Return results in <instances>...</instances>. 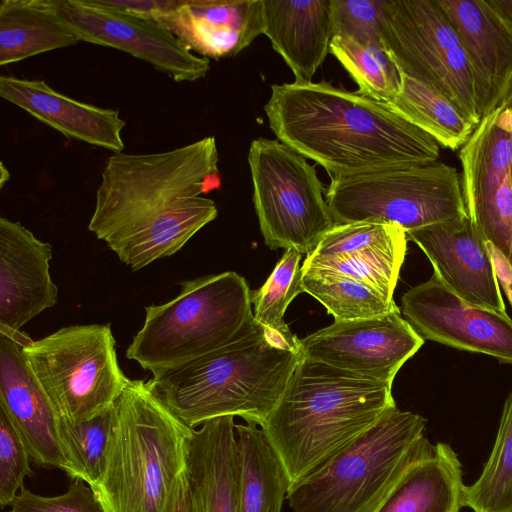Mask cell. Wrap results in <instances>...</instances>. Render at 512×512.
<instances>
[{
  "label": "cell",
  "mask_w": 512,
  "mask_h": 512,
  "mask_svg": "<svg viewBox=\"0 0 512 512\" xmlns=\"http://www.w3.org/2000/svg\"><path fill=\"white\" fill-rule=\"evenodd\" d=\"M191 512H238L239 458L234 416L193 431L187 462Z\"/></svg>",
  "instance_id": "23"
},
{
  "label": "cell",
  "mask_w": 512,
  "mask_h": 512,
  "mask_svg": "<svg viewBox=\"0 0 512 512\" xmlns=\"http://www.w3.org/2000/svg\"><path fill=\"white\" fill-rule=\"evenodd\" d=\"M30 453L19 430L0 405V504L11 505L23 487L24 479L33 475Z\"/></svg>",
  "instance_id": "34"
},
{
  "label": "cell",
  "mask_w": 512,
  "mask_h": 512,
  "mask_svg": "<svg viewBox=\"0 0 512 512\" xmlns=\"http://www.w3.org/2000/svg\"><path fill=\"white\" fill-rule=\"evenodd\" d=\"M382 39L401 73L437 90L480 123L471 62L436 0H386Z\"/></svg>",
  "instance_id": "11"
},
{
  "label": "cell",
  "mask_w": 512,
  "mask_h": 512,
  "mask_svg": "<svg viewBox=\"0 0 512 512\" xmlns=\"http://www.w3.org/2000/svg\"><path fill=\"white\" fill-rule=\"evenodd\" d=\"M29 338L0 327V405L19 430L34 463L65 472L68 462L59 433L60 417L22 352Z\"/></svg>",
  "instance_id": "19"
},
{
  "label": "cell",
  "mask_w": 512,
  "mask_h": 512,
  "mask_svg": "<svg viewBox=\"0 0 512 512\" xmlns=\"http://www.w3.org/2000/svg\"><path fill=\"white\" fill-rule=\"evenodd\" d=\"M389 106L443 148L461 149L477 125L432 87L401 73V89Z\"/></svg>",
  "instance_id": "28"
},
{
  "label": "cell",
  "mask_w": 512,
  "mask_h": 512,
  "mask_svg": "<svg viewBox=\"0 0 512 512\" xmlns=\"http://www.w3.org/2000/svg\"><path fill=\"white\" fill-rule=\"evenodd\" d=\"M188 51L233 57L264 34L263 0H180L157 19Z\"/></svg>",
  "instance_id": "21"
},
{
  "label": "cell",
  "mask_w": 512,
  "mask_h": 512,
  "mask_svg": "<svg viewBox=\"0 0 512 512\" xmlns=\"http://www.w3.org/2000/svg\"><path fill=\"white\" fill-rule=\"evenodd\" d=\"M395 405L392 383L301 356L261 428L281 458L292 486L356 440Z\"/></svg>",
  "instance_id": "3"
},
{
  "label": "cell",
  "mask_w": 512,
  "mask_h": 512,
  "mask_svg": "<svg viewBox=\"0 0 512 512\" xmlns=\"http://www.w3.org/2000/svg\"><path fill=\"white\" fill-rule=\"evenodd\" d=\"M0 96L69 139L122 152L126 122L119 111L61 94L43 80L0 76Z\"/></svg>",
  "instance_id": "22"
},
{
  "label": "cell",
  "mask_w": 512,
  "mask_h": 512,
  "mask_svg": "<svg viewBox=\"0 0 512 512\" xmlns=\"http://www.w3.org/2000/svg\"><path fill=\"white\" fill-rule=\"evenodd\" d=\"M462 505L473 512H512V392L504 402L495 442L480 476L464 486Z\"/></svg>",
  "instance_id": "30"
},
{
  "label": "cell",
  "mask_w": 512,
  "mask_h": 512,
  "mask_svg": "<svg viewBox=\"0 0 512 512\" xmlns=\"http://www.w3.org/2000/svg\"><path fill=\"white\" fill-rule=\"evenodd\" d=\"M471 62L482 118L512 85V0H436Z\"/></svg>",
  "instance_id": "17"
},
{
  "label": "cell",
  "mask_w": 512,
  "mask_h": 512,
  "mask_svg": "<svg viewBox=\"0 0 512 512\" xmlns=\"http://www.w3.org/2000/svg\"><path fill=\"white\" fill-rule=\"evenodd\" d=\"M236 424L238 512H281L291 487L287 470L261 426Z\"/></svg>",
  "instance_id": "27"
},
{
  "label": "cell",
  "mask_w": 512,
  "mask_h": 512,
  "mask_svg": "<svg viewBox=\"0 0 512 512\" xmlns=\"http://www.w3.org/2000/svg\"><path fill=\"white\" fill-rule=\"evenodd\" d=\"M94 5L109 11L139 19L156 21L174 9L180 0H90Z\"/></svg>",
  "instance_id": "37"
},
{
  "label": "cell",
  "mask_w": 512,
  "mask_h": 512,
  "mask_svg": "<svg viewBox=\"0 0 512 512\" xmlns=\"http://www.w3.org/2000/svg\"><path fill=\"white\" fill-rule=\"evenodd\" d=\"M406 234L456 295L474 306L507 314L492 248L468 215Z\"/></svg>",
  "instance_id": "16"
},
{
  "label": "cell",
  "mask_w": 512,
  "mask_h": 512,
  "mask_svg": "<svg viewBox=\"0 0 512 512\" xmlns=\"http://www.w3.org/2000/svg\"><path fill=\"white\" fill-rule=\"evenodd\" d=\"M112 409L79 423L60 418L59 433L68 462L65 473L73 480L85 481L90 487L97 484L105 469Z\"/></svg>",
  "instance_id": "33"
},
{
  "label": "cell",
  "mask_w": 512,
  "mask_h": 512,
  "mask_svg": "<svg viewBox=\"0 0 512 512\" xmlns=\"http://www.w3.org/2000/svg\"><path fill=\"white\" fill-rule=\"evenodd\" d=\"M300 357L299 351L284 345L252 315L228 345L147 382L193 429L222 416H239L262 426Z\"/></svg>",
  "instance_id": "4"
},
{
  "label": "cell",
  "mask_w": 512,
  "mask_h": 512,
  "mask_svg": "<svg viewBox=\"0 0 512 512\" xmlns=\"http://www.w3.org/2000/svg\"><path fill=\"white\" fill-rule=\"evenodd\" d=\"M301 253L286 249L266 282L251 293L254 319L284 345L299 351L300 339L284 320L288 305L303 293Z\"/></svg>",
  "instance_id": "32"
},
{
  "label": "cell",
  "mask_w": 512,
  "mask_h": 512,
  "mask_svg": "<svg viewBox=\"0 0 512 512\" xmlns=\"http://www.w3.org/2000/svg\"><path fill=\"white\" fill-rule=\"evenodd\" d=\"M22 352L59 417L68 422L111 410L128 381L109 323L62 327L41 339L29 338Z\"/></svg>",
  "instance_id": "9"
},
{
  "label": "cell",
  "mask_w": 512,
  "mask_h": 512,
  "mask_svg": "<svg viewBox=\"0 0 512 512\" xmlns=\"http://www.w3.org/2000/svg\"><path fill=\"white\" fill-rule=\"evenodd\" d=\"M325 199L336 224H392L406 232L468 215L461 175L438 161L332 178Z\"/></svg>",
  "instance_id": "8"
},
{
  "label": "cell",
  "mask_w": 512,
  "mask_h": 512,
  "mask_svg": "<svg viewBox=\"0 0 512 512\" xmlns=\"http://www.w3.org/2000/svg\"><path fill=\"white\" fill-rule=\"evenodd\" d=\"M253 203L265 244L310 255L335 225L316 169L279 140L249 147Z\"/></svg>",
  "instance_id": "10"
},
{
  "label": "cell",
  "mask_w": 512,
  "mask_h": 512,
  "mask_svg": "<svg viewBox=\"0 0 512 512\" xmlns=\"http://www.w3.org/2000/svg\"><path fill=\"white\" fill-rule=\"evenodd\" d=\"M401 308L423 339L512 365V319L508 314L468 303L435 273L403 294Z\"/></svg>",
  "instance_id": "14"
},
{
  "label": "cell",
  "mask_w": 512,
  "mask_h": 512,
  "mask_svg": "<svg viewBox=\"0 0 512 512\" xmlns=\"http://www.w3.org/2000/svg\"><path fill=\"white\" fill-rule=\"evenodd\" d=\"M179 294L145 307L142 328L126 357L153 377L186 365L234 341L253 315L244 277L227 271L184 280Z\"/></svg>",
  "instance_id": "7"
},
{
  "label": "cell",
  "mask_w": 512,
  "mask_h": 512,
  "mask_svg": "<svg viewBox=\"0 0 512 512\" xmlns=\"http://www.w3.org/2000/svg\"><path fill=\"white\" fill-rule=\"evenodd\" d=\"M194 429L128 379L112 409L106 465L93 491L107 512H167L187 471Z\"/></svg>",
  "instance_id": "5"
},
{
  "label": "cell",
  "mask_w": 512,
  "mask_h": 512,
  "mask_svg": "<svg viewBox=\"0 0 512 512\" xmlns=\"http://www.w3.org/2000/svg\"><path fill=\"white\" fill-rule=\"evenodd\" d=\"M107 512V511H106Z\"/></svg>",
  "instance_id": "42"
},
{
  "label": "cell",
  "mask_w": 512,
  "mask_h": 512,
  "mask_svg": "<svg viewBox=\"0 0 512 512\" xmlns=\"http://www.w3.org/2000/svg\"><path fill=\"white\" fill-rule=\"evenodd\" d=\"M10 179V173L3 162L0 163V188Z\"/></svg>",
  "instance_id": "39"
},
{
  "label": "cell",
  "mask_w": 512,
  "mask_h": 512,
  "mask_svg": "<svg viewBox=\"0 0 512 512\" xmlns=\"http://www.w3.org/2000/svg\"><path fill=\"white\" fill-rule=\"evenodd\" d=\"M459 159L467 214L512 274V110L485 115Z\"/></svg>",
  "instance_id": "12"
},
{
  "label": "cell",
  "mask_w": 512,
  "mask_h": 512,
  "mask_svg": "<svg viewBox=\"0 0 512 512\" xmlns=\"http://www.w3.org/2000/svg\"><path fill=\"white\" fill-rule=\"evenodd\" d=\"M424 344L395 305L385 315L333 324L300 339L302 357L392 383Z\"/></svg>",
  "instance_id": "13"
},
{
  "label": "cell",
  "mask_w": 512,
  "mask_h": 512,
  "mask_svg": "<svg viewBox=\"0 0 512 512\" xmlns=\"http://www.w3.org/2000/svg\"><path fill=\"white\" fill-rule=\"evenodd\" d=\"M462 465L447 443L431 444L404 472L374 512H460Z\"/></svg>",
  "instance_id": "25"
},
{
  "label": "cell",
  "mask_w": 512,
  "mask_h": 512,
  "mask_svg": "<svg viewBox=\"0 0 512 512\" xmlns=\"http://www.w3.org/2000/svg\"><path fill=\"white\" fill-rule=\"evenodd\" d=\"M499 105H502L505 108L512 110V85L510 86L508 92L506 93L504 98L501 100Z\"/></svg>",
  "instance_id": "40"
},
{
  "label": "cell",
  "mask_w": 512,
  "mask_h": 512,
  "mask_svg": "<svg viewBox=\"0 0 512 512\" xmlns=\"http://www.w3.org/2000/svg\"><path fill=\"white\" fill-rule=\"evenodd\" d=\"M302 287L326 308L334 321L382 316L396 305L363 281L318 269H302Z\"/></svg>",
  "instance_id": "29"
},
{
  "label": "cell",
  "mask_w": 512,
  "mask_h": 512,
  "mask_svg": "<svg viewBox=\"0 0 512 512\" xmlns=\"http://www.w3.org/2000/svg\"><path fill=\"white\" fill-rule=\"evenodd\" d=\"M214 136L156 153H113L88 230L133 271L171 256L218 215L201 196L220 186Z\"/></svg>",
  "instance_id": "1"
},
{
  "label": "cell",
  "mask_w": 512,
  "mask_h": 512,
  "mask_svg": "<svg viewBox=\"0 0 512 512\" xmlns=\"http://www.w3.org/2000/svg\"><path fill=\"white\" fill-rule=\"evenodd\" d=\"M511 175H512V167H511Z\"/></svg>",
  "instance_id": "41"
},
{
  "label": "cell",
  "mask_w": 512,
  "mask_h": 512,
  "mask_svg": "<svg viewBox=\"0 0 512 512\" xmlns=\"http://www.w3.org/2000/svg\"><path fill=\"white\" fill-rule=\"evenodd\" d=\"M426 419L389 408L356 440L294 483V512H374L407 468L431 445Z\"/></svg>",
  "instance_id": "6"
},
{
  "label": "cell",
  "mask_w": 512,
  "mask_h": 512,
  "mask_svg": "<svg viewBox=\"0 0 512 512\" xmlns=\"http://www.w3.org/2000/svg\"><path fill=\"white\" fill-rule=\"evenodd\" d=\"M406 231L392 224H336L307 255L302 269L363 281L393 300L407 249Z\"/></svg>",
  "instance_id": "18"
},
{
  "label": "cell",
  "mask_w": 512,
  "mask_h": 512,
  "mask_svg": "<svg viewBox=\"0 0 512 512\" xmlns=\"http://www.w3.org/2000/svg\"><path fill=\"white\" fill-rule=\"evenodd\" d=\"M264 35L296 83L312 82L333 37L331 0H263Z\"/></svg>",
  "instance_id": "24"
},
{
  "label": "cell",
  "mask_w": 512,
  "mask_h": 512,
  "mask_svg": "<svg viewBox=\"0 0 512 512\" xmlns=\"http://www.w3.org/2000/svg\"><path fill=\"white\" fill-rule=\"evenodd\" d=\"M167 512H191L186 473L177 483L172 502Z\"/></svg>",
  "instance_id": "38"
},
{
  "label": "cell",
  "mask_w": 512,
  "mask_h": 512,
  "mask_svg": "<svg viewBox=\"0 0 512 512\" xmlns=\"http://www.w3.org/2000/svg\"><path fill=\"white\" fill-rule=\"evenodd\" d=\"M277 140L330 178L436 162L440 145L388 103L329 82L271 85L264 106Z\"/></svg>",
  "instance_id": "2"
},
{
  "label": "cell",
  "mask_w": 512,
  "mask_h": 512,
  "mask_svg": "<svg viewBox=\"0 0 512 512\" xmlns=\"http://www.w3.org/2000/svg\"><path fill=\"white\" fill-rule=\"evenodd\" d=\"M52 246L18 221L0 218V327L20 329L58 302Z\"/></svg>",
  "instance_id": "20"
},
{
  "label": "cell",
  "mask_w": 512,
  "mask_h": 512,
  "mask_svg": "<svg viewBox=\"0 0 512 512\" xmlns=\"http://www.w3.org/2000/svg\"><path fill=\"white\" fill-rule=\"evenodd\" d=\"M8 512H106L101 500L83 480L74 479L58 496H41L22 488Z\"/></svg>",
  "instance_id": "36"
},
{
  "label": "cell",
  "mask_w": 512,
  "mask_h": 512,
  "mask_svg": "<svg viewBox=\"0 0 512 512\" xmlns=\"http://www.w3.org/2000/svg\"><path fill=\"white\" fill-rule=\"evenodd\" d=\"M329 53L345 68L360 93L385 103L399 93L401 72L384 43H367L333 35Z\"/></svg>",
  "instance_id": "31"
},
{
  "label": "cell",
  "mask_w": 512,
  "mask_h": 512,
  "mask_svg": "<svg viewBox=\"0 0 512 512\" xmlns=\"http://www.w3.org/2000/svg\"><path fill=\"white\" fill-rule=\"evenodd\" d=\"M77 34L59 17L54 0L0 2V65L76 45Z\"/></svg>",
  "instance_id": "26"
},
{
  "label": "cell",
  "mask_w": 512,
  "mask_h": 512,
  "mask_svg": "<svg viewBox=\"0 0 512 512\" xmlns=\"http://www.w3.org/2000/svg\"><path fill=\"white\" fill-rule=\"evenodd\" d=\"M385 4L386 0H331L333 35L367 43H384Z\"/></svg>",
  "instance_id": "35"
},
{
  "label": "cell",
  "mask_w": 512,
  "mask_h": 512,
  "mask_svg": "<svg viewBox=\"0 0 512 512\" xmlns=\"http://www.w3.org/2000/svg\"><path fill=\"white\" fill-rule=\"evenodd\" d=\"M54 6L80 41L126 52L176 82H194L210 71V59L185 49L155 21L109 11L90 0H54Z\"/></svg>",
  "instance_id": "15"
}]
</instances>
